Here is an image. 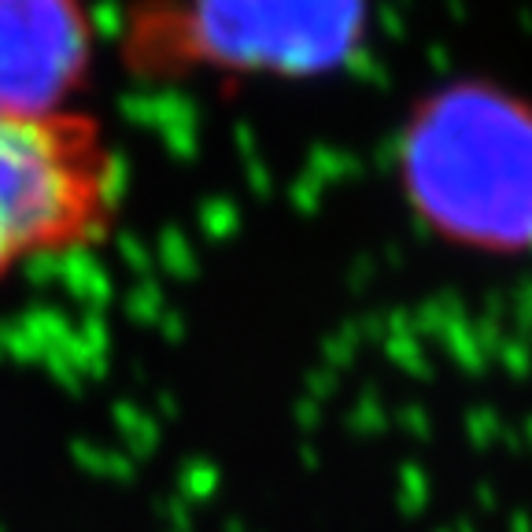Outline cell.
Listing matches in <instances>:
<instances>
[{
	"label": "cell",
	"mask_w": 532,
	"mask_h": 532,
	"mask_svg": "<svg viewBox=\"0 0 532 532\" xmlns=\"http://www.w3.org/2000/svg\"><path fill=\"white\" fill-rule=\"evenodd\" d=\"M418 215L466 244L532 248V108L492 85L422 104L403 141Z\"/></svg>",
	"instance_id": "6da1fadb"
},
{
	"label": "cell",
	"mask_w": 532,
	"mask_h": 532,
	"mask_svg": "<svg viewBox=\"0 0 532 532\" xmlns=\"http://www.w3.org/2000/svg\"><path fill=\"white\" fill-rule=\"evenodd\" d=\"M514 532H532V525H529V518H525V514H518V518H514Z\"/></svg>",
	"instance_id": "8992f818"
},
{
	"label": "cell",
	"mask_w": 532,
	"mask_h": 532,
	"mask_svg": "<svg viewBox=\"0 0 532 532\" xmlns=\"http://www.w3.org/2000/svg\"><path fill=\"white\" fill-rule=\"evenodd\" d=\"M119 163L82 111H0V278L104 237Z\"/></svg>",
	"instance_id": "7a4b0ae2"
},
{
	"label": "cell",
	"mask_w": 532,
	"mask_h": 532,
	"mask_svg": "<svg viewBox=\"0 0 532 532\" xmlns=\"http://www.w3.org/2000/svg\"><path fill=\"white\" fill-rule=\"evenodd\" d=\"M85 67L89 19L78 0H0V111H71Z\"/></svg>",
	"instance_id": "3957f363"
},
{
	"label": "cell",
	"mask_w": 532,
	"mask_h": 532,
	"mask_svg": "<svg viewBox=\"0 0 532 532\" xmlns=\"http://www.w3.org/2000/svg\"><path fill=\"white\" fill-rule=\"evenodd\" d=\"M521 322H525V329H532V285L521 296Z\"/></svg>",
	"instance_id": "5b68a950"
},
{
	"label": "cell",
	"mask_w": 532,
	"mask_h": 532,
	"mask_svg": "<svg viewBox=\"0 0 532 532\" xmlns=\"http://www.w3.org/2000/svg\"><path fill=\"white\" fill-rule=\"evenodd\" d=\"M525 433H529V440H532V418H529V425H525Z\"/></svg>",
	"instance_id": "52a82bcc"
},
{
	"label": "cell",
	"mask_w": 532,
	"mask_h": 532,
	"mask_svg": "<svg viewBox=\"0 0 532 532\" xmlns=\"http://www.w3.org/2000/svg\"><path fill=\"white\" fill-rule=\"evenodd\" d=\"M503 359H507V366L518 377H525L532 370V351L525 348V344H507V348H503Z\"/></svg>",
	"instance_id": "277c9868"
}]
</instances>
